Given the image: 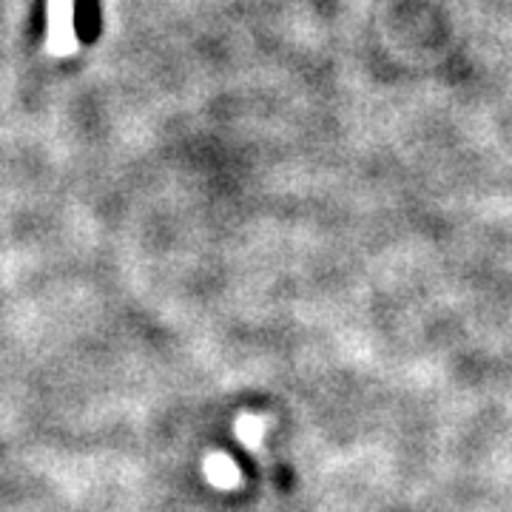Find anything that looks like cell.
<instances>
[{
    "instance_id": "cell-1",
    "label": "cell",
    "mask_w": 512,
    "mask_h": 512,
    "mask_svg": "<svg viewBox=\"0 0 512 512\" xmlns=\"http://www.w3.org/2000/svg\"><path fill=\"white\" fill-rule=\"evenodd\" d=\"M74 26L83 40H92L100 29V6L97 0H74Z\"/></svg>"
}]
</instances>
